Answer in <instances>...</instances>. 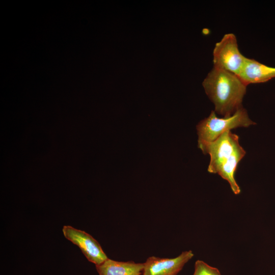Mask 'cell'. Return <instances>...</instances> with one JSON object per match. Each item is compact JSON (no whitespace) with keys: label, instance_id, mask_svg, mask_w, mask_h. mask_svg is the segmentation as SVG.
<instances>
[{"label":"cell","instance_id":"9","mask_svg":"<svg viewBox=\"0 0 275 275\" xmlns=\"http://www.w3.org/2000/svg\"><path fill=\"white\" fill-rule=\"evenodd\" d=\"M193 275H222L215 267H212L205 262L197 260L195 264V271Z\"/></svg>","mask_w":275,"mask_h":275},{"label":"cell","instance_id":"3","mask_svg":"<svg viewBox=\"0 0 275 275\" xmlns=\"http://www.w3.org/2000/svg\"><path fill=\"white\" fill-rule=\"evenodd\" d=\"M254 124L256 123L250 119L246 110L243 107L231 117L223 118H217L215 112L212 111L209 116L197 126L198 143L213 142L226 131Z\"/></svg>","mask_w":275,"mask_h":275},{"label":"cell","instance_id":"5","mask_svg":"<svg viewBox=\"0 0 275 275\" xmlns=\"http://www.w3.org/2000/svg\"><path fill=\"white\" fill-rule=\"evenodd\" d=\"M65 237L77 245L87 260L99 265L107 259L99 242L86 232L70 226H64L62 229Z\"/></svg>","mask_w":275,"mask_h":275},{"label":"cell","instance_id":"8","mask_svg":"<svg viewBox=\"0 0 275 275\" xmlns=\"http://www.w3.org/2000/svg\"><path fill=\"white\" fill-rule=\"evenodd\" d=\"M99 275H142L144 263L133 261H115L108 258L99 265H96Z\"/></svg>","mask_w":275,"mask_h":275},{"label":"cell","instance_id":"6","mask_svg":"<svg viewBox=\"0 0 275 275\" xmlns=\"http://www.w3.org/2000/svg\"><path fill=\"white\" fill-rule=\"evenodd\" d=\"M193 256V252L188 251L174 258L149 257L144 263L142 275H177Z\"/></svg>","mask_w":275,"mask_h":275},{"label":"cell","instance_id":"7","mask_svg":"<svg viewBox=\"0 0 275 275\" xmlns=\"http://www.w3.org/2000/svg\"><path fill=\"white\" fill-rule=\"evenodd\" d=\"M238 76L247 86L265 82L275 77V67L267 66L254 59L246 58Z\"/></svg>","mask_w":275,"mask_h":275},{"label":"cell","instance_id":"4","mask_svg":"<svg viewBox=\"0 0 275 275\" xmlns=\"http://www.w3.org/2000/svg\"><path fill=\"white\" fill-rule=\"evenodd\" d=\"M246 59L240 52L236 37L233 33L225 34L215 44L213 50V66L237 75L242 70Z\"/></svg>","mask_w":275,"mask_h":275},{"label":"cell","instance_id":"2","mask_svg":"<svg viewBox=\"0 0 275 275\" xmlns=\"http://www.w3.org/2000/svg\"><path fill=\"white\" fill-rule=\"evenodd\" d=\"M198 147L210 156L208 171L218 174L229 182L235 194H239L240 189L234 174L245 151L239 143L238 136L227 130L213 142L198 143Z\"/></svg>","mask_w":275,"mask_h":275},{"label":"cell","instance_id":"1","mask_svg":"<svg viewBox=\"0 0 275 275\" xmlns=\"http://www.w3.org/2000/svg\"><path fill=\"white\" fill-rule=\"evenodd\" d=\"M202 85L214 104L215 113L229 117L242 107L248 86L237 75L213 66Z\"/></svg>","mask_w":275,"mask_h":275}]
</instances>
